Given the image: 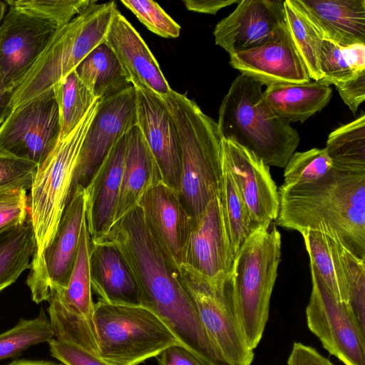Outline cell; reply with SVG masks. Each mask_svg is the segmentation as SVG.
Returning <instances> with one entry per match:
<instances>
[{"label": "cell", "mask_w": 365, "mask_h": 365, "mask_svg": "<svg viewBox=\"0 0 365 365\" xmlns=\"http://www.w3.org/2000/svg\"><path fill=\"white\" fill-rule=\"evenodd\" d=\"M104 240L115 245L137 282L141 306L156 314L180 344L192 347L206 336L180 274L150 233L137 205L112 226ZM103 241V240H102Z\"/></svg>", "instance_id": "1"}, {"label": "cell", "mask_w": 365, "mask_h": 365, "mask_svg": "<svg viewBox=\"0 0 365 365\" xmlns=\"http://www.w3.org/2000/svg\"><path fill=\"white\" fill-rule=\"evenodd\" d=\"M278 194L277 225L324 233L365 259V170L333 166L317 181Z\"/></svg>", "instance_id": "2"}, {"label": "cell", "mask_w": 365, "mask_h": 365, "mask_svg": "<svg viewBox=\"0 0 365 365\" xmlns=\"http://www.w3.org/2000/svg\"><path fill=\"white\" fill-rule=\"evenodd\" d=\"M160 97L177 128L181 149L178 195L193 220L217 196L222 178V137L217 122L185 94L171 90Z\"/></svg>", "instance_id": "3"}, {"label": "cell", "mask_w": 365, "mask_h": 365, "mask_svg": "<svg viewBox=\"0 0 365 365\" xmlns=\"http://www.w3.org/2000/svg\"><path fill=\"white\" fill-rule=\"evenodd\" d=\"M217 123L222 138L252 151L269 167L284 168L300 142L297 130L267 103L262 85L242 73L224 96Z\"/></svg>", "instance_id": "4"}, {"label": "cell", "mask_w": 365, "mask_h": 365, "mask_svg": "<svg viewBox=\"0 0 365 365\" xmlns=\"http://www.w3.org/2000/svg\"><path fill=\"white\" fill-rule=\"evenodd\" d=\"M281 234L275 225L258 228L235 257L226 289L240 328L252 349L267 325L281 258Z\"/></svg>", "instance_id": "5"}, {"label": "cell", "mask_w": 365, "mask_h": 365, "mask_svg": "<svg viewBox=\"0 0 365 365\" xmlns=\"http://www.w3.org/2000/svg\"><path fill=\"white\" fill-rule=\"evenodd\" d=\"M117 9L113 1L96 3L58 29L13 91L11 110L52 89L92 50L104 43Z\"/></svg>", "instance_id": "6"}, {"label": "cell", "mask_w": 365, "mask_h": 365, "mask_svg": "<svg viewBox=\"0 0 365 365\" xmlns=\"http://www.w3.org/2000/svg\"><path fill=\"white\" fill-rule=\"evenodd\" d=\"M97 99L82 119L66 136L59 139L37 167L27 207L36 243L31 262L37 260L50 245L62 213L70 199L73 178L80 151L98 110Z\"/></svg>", "instance_id": "7"}, {"label": "cell", "mask_w": 365, "mask_h": 365, "mask_svg": "<svg viewBox=\"0 0 365 365\" xmlns=\"http://www.w3.org/2000/svg\"><path fill=\"white\" fill-rule=\"evenodd\" d=\"M98 356L113 365H138L181 345L163 322L143 306L94 305Z\"/></svg>", "instance_id": "8"}, {"label": "cell", "mask_w": 365, "mask_h": 365, "mask_svg": "<svg viewBox=\"0 0 365 365\" xmlns=\"http://www.w3.org/2000/svg\"><path fill=\"white\" fill-rule=\"evenodd\" d=\"M89 252L90 236L85 220L68 283L65 288L50 292L47 312L56 339L76 344L98 356Z\"/></svg>", "instance_id": "9"}, {"label": "cell", "mask_w": 365, "mask_h": 365, "mask_svg": "<svg viewBox=\"0 0 365 365\" xmlns=\"http://www.w3.org/2000/svg\"><path fill=\"white\" fill-rule=\"evenodd\" d=\"M179 271L202 324L223 358L231 365H251L254 350L236 320L226 282L209 280L185 264Z\"/></svg>", "instance_id": "10"}, {"label": "cell", "mask_w": 365, "mask_h": 365, "mask_svg": "<svg viewBox=\"0 0 365 365\" xmlns=\"http://www.w3.org/2000/svg\"><path fill=\"white\" fill-rule=\"evenodd\" d=\"M312 291L307 324L323 347L344 365H365V331L349 303L336 301L310 267Z\"/></svg>", "instance_id": "11"}, {"label": "cell", "mask_w": 365, "mask_h": 365, "mask_svg": "<svg viewBox=\"0 0 365 365\" xmlns=\"http://www.w3.org/2000/svg\"><path fill=\"white\" fill-rule=\"evenodd\" d=\"M85 220V189L78 187L62 213L53 240L41 257L31 262L26 284L35 303L47 301L51 290L67 286L76 259Z\"/></svg>", "instance_id": "12"}, {"label": "cell", "mask_w": 365, "mask_h": 365, "mask_svg": "<svg viewBox=\"0 0 365 365\" xmlns=\"http://www.w3.org/2000/svg\"><path fill=\"white\" fill-rule=\"evenodd\" d=\"M61 134L53 88L12 110L0 127V153L39 165Z\"/></svg>", "instance_id": "13"}, {"label": "cell", "mask_w": 365, "mask_h": 365, "mask_svg": "<svg viewBox=\"0 0 365 365\" xmlns=\"http://www.w3.org/2000/svg\"><path fill=\"white\" fill-rule=\"evenodd\" d=\"M136 125L133 86L100 101L80 151L70 197L76 187L88 185L112 148Z\"/></svg>", "instance_id": "14"}, {"label": "cell", "mask_w": 365, "mask_h": 365, "mask_svg": "<svg viewBox=\"0 0 365 365\" xmlns=\"http://www.w3.org/2000/svg\"><path fill=\"white\" fill-rule=\"evenodd\" d=\"M58 29L7 6L0 23V78L6 89L13 92Z\"/></svg>", "instance_id": "15"}, {"label": "cell", "mask_w": 365, "mask_h": 365, "mask_svg": "<svg viewBox=\"0 0 365 365\" xmlns=\"http://www.w3.org/2000/svg\"><path fill=\"white\" fill-rule=\"evenodd\" d=\"M221 155L255 227H269L277 217L279 205L278 190L269 167L252 151L223 138Z\"/></svg>", "instance_id": "16"}, {"label": "cell", "mask_w": 365, "mask_h": 365, "mask_svg": "<svg viewBox=\"0 0 365 365\" xmlns=\"http://www.w3.org/2000/svg\"><path fill=\"white\" fill-rule=\"evenodd\" d=\"M231 66L262 86L310 81L285 21L264 43L230 55Z\"/></svg>", "instance_id": "17"}, {"label": "cell", "mask_w": 365, "mask_h": 365, "mask_svg": "<svg viewBox=\"0 0 365 365\" xmlns=\"http://www.w3.org/2000/svg\"><path fill=\"white\" fill-rule=\"evenodd\" d=\"M138 205L153 239L178 268L185 264L192 220L178 192L163 181L148 189Z\"/></svg>", "instance_id": "18"}, {"label": "cell", "mask_w": 365, "mask_h": 365, "mask_svg": "<svg viewBox=\"0 0 365 365\" xmlns=\"http://www.w3.org/2000/svg\"><path fill=\"white\" fill-rule=\"evenodd\" d=\"M137 125L160 170L163 182L178 192L181 178V149L174 120L161 98L135 88Z\"/></svg>", "instance_id": "19"}, {"label": "cell", "mask_w": 365, "mask_h": 365, "mask_svg": "<svg viewBox=\"0 0 365 365\" xmlns=\"http://www.w3.org/2000/svg\"><path fill=\"white\" fill-rule=\"evenodd\" d=\"M284 1L242 0L214 29L215 43L230 55L268 41L284 22Z\"/></svg>", "instance_id": "20"}, {"label": "cell", "mask_w": 365, "mask_h": 365, "mask_svg": "<svg viewBox=\"0 0 365 365\" xmlns=\"http://www.w3.org/2000/svg\"><path fill=\"white\" fill-rule=\"evenodd\" d=\"M233 259L217 196L192 220L185 265L209 280L226 282Z\"/></svg>", "instance_id": "21"}, {"label": "cell", "mask_w": 365, "mask_h": 365, "mask_svg": "<svg viewBox=\"0 0 365 365\" xmlns=\"http://www.w3.org/2000/svg\"><path fill=\"white\" fill-rule=\"evenodd\" d=\"M105 43L115 54L134 87L148 89L159 96H166L172 90L147 44L118 9Z\"/></svg>", "instance_id": "22"}, {"label": "cell", "mask_w": 365, "mask_h": 365, "mask_svg": "<svg viewBox=\"0 0 365 365\" xmlns=\"http://www.w3.org/2000/svg\"><path fill=\"white\" fill-rule=\"evenodd\" d=\"M126 137L115 144L85 188L86 220L91 242L104 240L114 223Z\"/></svg>", "instance_id": "23"}, {"label": "cell", "mask_w": 365, "mask_h": 365, "mask_svg": "<svg viewBox=\"0 0 365 365\" xmlns=\"http://www.w3.org/2000/svg\"><path fill=\"white\" fill-rule=\"evenodd\" d=\"M91 287L101 300L109 304L141 306L133 274L118 247L108 240H90Z\"/></svg>", "instance_id": "24"}, {"label": "cell", "mask_w": 365, "mask_h": 365, "mask_svg": "<svg viewBox=\"0 0 365 365\" xmlns=\"http://www.w3.org/2000/svg\"><path fill=\"white\" fill-rule=\"evenodd\" d=\"M160 181L163 180L156 161L136 125L127 133L114 223L137 206L146 191Z\"/></svg>", "instance_id": "25"}, {"label": "cell", "mask_w": 365, "mask_h": 365, "mask_svg": "<svg viewBox=\"0 0 365 365\" xmlns=\"http://www.w3.org/2000/svg\"><path fill=\"white\" fill-rule=\"evenodd\" d=\"M324 36L347 46L365 43V0H296Z\"/></svg>", "instance_id": "26"}, {"label": "cell", "mask_w": 365, "mask_h": 365, "mask_svg": "<svg viewBox=\"0 0 365 365\" xmlns=\"http://www.w3.org/2000/svg\"><path fill=\"white\" fill-rule=\"evenodd\" d=\"M263 96L274 113L291 123H303L329 103L332 89L314 81L297 84H276L267 86Z\"/></svg>", "instance_id": "27"}, {"label": "cell", "mask_w": 365, "mask_h": 365, "mask_svg": "<svg viewBox=\"0 0 365 365\" xmlns=\"http://www.w3.org/2000/svg\"><path fill=\"white\" fill-rule=\"evenodd\" d=\"M74 71L100 101L133 86L115 54L105 42L92 50Z\"/></svg>", "instance_id": "28"}, {"label": "cell", "mask_w": 365, "mask_h": 365, "mask_svg": "<svg viewBox=\"0 0 365 365\" xmlns=\"http://www.w3.org/2000/svg\"><path fill=\"white\" fill-rule=\"evenodd\" d=\"M36 251L29 217L0 230V292L29 269Z\"/></svg>", "instance_id": "29"}, {"label": "cell", "mask_w": 365, "mask_h": 365, "mask_svg": "<svg viewBox=\"0 0 365 365\" xmlns=\"http://www.w3.org/2000/svg\"><path fill=\"white\" fill-rule=\"evenodd\" d=\"M301 235L312 267L327 289L339 302L349 303V291L336 241L328 235L307 230Z\"/></svg>", "instance_id": "30"}, {"label": "cell", "mask_w": 365, "mask_h": 365, "mask_svg": "<svg viewBox=\"0 0 365 365\" xmlns=\"http://www.w3.org/2000/svg\"><path fill=\"white\" fill-rule=\"evenodd\" d=\"M284 21L306 68L314 81L323 77L319 63L324 36L296 0H285L283 4Z\"/></svg>", "instance_id": "31"}, {"label": "cell", "mask_w": 365, "mask_h": 365, "mask_svg": "<svg viewBox=\"0 0 365 365\" xmlns=\"http://www.w3.org/2000/svg\"><path fill=\"white\" fill-rule=\"evenodd\" d=\"M227 237L233 258L256 230L250 212L235 183L222 160V178L217 194Z\"/></svg>", "instance_id": "32"}, {"label": "cell", "mask_w": 365, "mask_h": 365, "mask_svg": "<svg viewBox=\"0 0 365 365\" xmlns=\"http://www.w3.org/2000/svg\"><path fill=\"white\" fill-rule=\"evenodd\" d=\"M319 63L323 75L319 82L336 86L349 81L365 71V43L342 46L324 38Z\"/></svg>", "instance_id": "33"}, {"label": "cell", "mask_w": 365, "mask_h": 365, "mask_svg": "<svg viewBox=\"0 0 365 365\" xmlns=\"http://www.w3.org/2000/svg\"><path fill=\"white\" fill-rule=\"evenodd\" d=\"M325 149L333 166L365 170V115L332 131Z\"/></svg>", "instance_id": "34"}, {"label": "cell", "mask_w": 365, "mask_h": 365, "mask_svg": "<svg viewBox=\"0 0 365 365\" xmlns=\"http://www.w3.org/2000/svg\"><path fill=\"white\" fill-rule=\"evenodd\" d=\"M53 91L59 110L60 137H64L79 123L97 99L75 71L56 83Z\"/></svg>", "instance_id": "35"}, {"label": "cell", "mask_w": 365, "mask_h": 365, "mask_svg": "<svg viewBox=\"0 0 365 365\" xmlns=\"http://www.w3.org/2000/svg\"><path fill=\"white\" fill-rule=\"evenodd\" d=\"M54 333L43 309L31 319H21L11 329L0 334V361L16 356L29 347L49 341Z\"/></svg>", "instance_id": "36"}, {"label": "cell", "mask_w": 365, "mask_h": 365, "mask_svg": "<svg viewBox=\"0 0 365 365\" xmlns=\"http://www.w3.org/2000/svg\"><path fill=\"white\" fill-rule=\"evenodd\" d=\"M332 167V161L325 148L294 152L284 167V182L278 191L317 181Z\"/></svg>", "instance_id": "37"}, {"label": "cell", "mask_w": 365, "mask_h": 365, "mask_svg": "<svg viewBox=\"0 0 365 365\" xmlns=\"http://www.w3.org/2000/svg\"><path fill=\"white\" fill-rule=\"evenodd\" d=\"M9 6L37 16L61 28L81 14L96 0H9Z\"/></svg>", "instance_id": "38"}, {"label": "cell", "mask_w": 365, "mask_h": 365, "mask_svg": "<svg viewBox=\"0 0 365 365\" xmlns=\"http://www.w3.org/2000/svg\"><path fill=\"white\" fill-rule=\"evenodd\" d=\"M337 249L349 291V304L365 331V259L354 255L337 240Z\"/></svg>", "instance_id": "39"}, {"label": "cell", "mask_w": 365, "mask_h": 365, "mask_svg": "<svg viewBox=\"0 0 365 365\" xmlns=\"http://www.w3.org/2000/svg\"><path fill=\"white\" fill-rule=\"evenodd\" d=\"M153 33L164 38H177L180 26L160 6L150 0H122L120 1Z\"/></svg>", "instance_id": "40"}, {"label": "cell", "mask_w": 365, "mask_h": 365, "mask_svg": "<svg viewBox=\"0 0 365 365\" xmlns=\"http://www.w3.org/2000/svg\"><path fill=\"white\" fill-rule=\"evenodd\" d=\"M38 165L0 153V189L31 187Z\"/></svg>", "instance_id": "41"}, {"label": "cell", "mask_w": 365, "mask_h": 365, "mask_svg": "<svg viewBox=\"0 0 365 365\" xmlns=\"http://www.w3.org/2000/svg\"><path fill=\"white\" fill-rule=\"evenodd\" d=\"M51 354L65 365H113L88 350L53 338L48 341Z\"/></svg>", "instance_id": "42"}, {"label": "cell", "mask_w": 365, "mask_h": 365, "mask_svg": "<svg viewBox=\"0 0 365 365\" xmlns=\"http://www.w3.org/2000/svg\"><path fill=\"white\" fill-rule=\"evenodd\" d=\"M335 86L344 103L355 113L365 100V71Z\"/></svg>", "instance_id": "43"}, {"label": "cell", "mask_w": 365, "mask_h": 365, "mask_svg": "<svg viewBox=\"0 0 365 365\" xmlns=\"http://www.w3.org/2000/svg\"><path fill=\"white\" fill-rule=\"evenodd\" d=\"M287 365H334L315 348L300 342L293 344Z\"/></svg>", "instance_id": "44"}, {"label": "cell", "mask_w": 365, "mask_h": 365, "mask_svg": "<svg viewBox=\"0 0 365 365\" xmlns=\"http://www.w3.org/2000/svg\"><path fill=\"white\" fill-rule=\"evenodd\" d=\"M159 365H202L181 345L171 346L158 356Z\"/></svg>", "instance_id": "45"}, {"label": "cell", "mask_w": 365, "mask_h": 365, "mask_svg": "<svg viewBox=\"0 0 365 365\" xmlns=\"http://www.w3.org/2000/svg\"><path fill=\"white\" fill-rule=\"evenodd\" d=\"M239 0H183L185 7L192 11L215 14L221 9L239 3Z\"/></svg>", "instance_id": "46"}, {"label": "cell", "mask_w": 365, "mask_h": 365, "mask_svg": "<svg viewBox=\"0 0 365 365\" xmlns=\"http://www.w3.org/2000/svg\"><path fill=\"white\" fill-rule=\"evenodd\" d=\"M29 217L27 200L15 205L0 210V230L26 220Z\"/></svg>", "instance_id": "47"}, {"label": "cell", "mask_w": 365, "mask_h": 365, "mask_svg": "<svg viewBox=\"0 0 365 365\" xmlns=\"http://www.w3.org/2000/svg\"><path fill=\"white\" fill-rule=\"evenodd\" d=\"M27 200L26 190L19 188L0 189V210Z\"/></svg>", "instance_id": "48"}, {"label": "cell", "mask_w": 365, "mask_h": 365, "mask_svg": "<svg viewBox=\"0 0 365 365\" xmlns=\"http://www.w3.org/2000/svg\"><path fill=\"white\" fill-rule=\"evenodd\" d=\"M12 91L4 88L0 78V127L11 113Z\"/></svg>", "instance_id": "49"}, {"label": "cell", "mask_w": 365, "mask_h": 365, "mask_svg": "<svg viewBox=\"0 0 365 365\" xmlns=\"http://www.w3.org/2000/svg\"><path fill=\"white\" fill-rule=\"evenodd\" d=\"M6 365H65L62 363L56 364L52 361H42V360H15Z\"/></svg>", "instance_id": "50"}, {"label": "cell", "mask_w": 365, "mask_h": 365, "mask_svg": "<svg viewBox=\"0 0 365 365\" xmlns=\"http://www.w3.org/2000/svg\"><path fill=\"white\" fill-rule=\"evenodd\" d=\"M6 9H7V5H6L5 1L0 0V23L6 11Z\"/></svg>", "instance_id": "51"}]
</instances>
